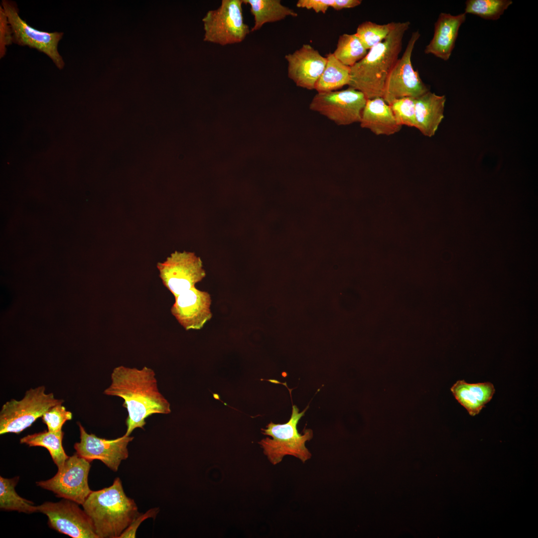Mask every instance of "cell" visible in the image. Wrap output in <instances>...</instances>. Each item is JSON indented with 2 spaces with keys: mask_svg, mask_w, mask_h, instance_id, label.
Instances as JSON below:
<instances>
[{
  "mask_svg": "<svg viewBox=\"0 0 538 538\" xmlns=\"http://www.w3.org/2000/svg\"><path fill=\"white\" fill-rule=\"evenodd\" d=\"M98 538H119L140 513L133 499L125 494L121 479L92 491L82 505Z\"/></svg>",
  "mask_w": 538,
  "mask_h": 538,
  "instance_id": "cell-3",
  "label": "cell"
},
{
  "mask_svg": "<svg viewBox=\"0 0 538 538\" xmlns=\"http://www.w3.org/2000/svg\"><path fill=\"white\" fill-rule=\"evenodd\" d=\"M159 510L158 508H155L148 510L145 513H140L121 534L119 538H135L137 530L141 523L147 519H154Z\"/></svg>",
  "mask_w": 538,
  "mask_h": 538,
  "instance_id": "cell-29",
  "label": "cell"
},
{
  "mask_svg": "<svg viewBox=\"0 0 538 538\" xmlns=\"http://www.w3.org/2000/svg\"><path fill=\"white\" fill-rule=\"evenodd\" d=\"M90 462L75 453L69 456L53 477L36 482V485L59 498L82 505L92 492L88 483Z\"/></svg>",
  "mask_w": 538,
  "mask_h": 538,
  "instance_id": "cell-7",
  "label": "cell"
},
{
  "mask_svg": "<svg viewBox=\"0 0 538 538\" xmlns=\"http://www.w3.org/2000/svg\"><path fill=\"white\" fill-rule=\"evenodd\" d=\"M389 105L398 125L415 128L414 98L404 97L396 99Z\"/></svg>",
  "mask_w": 538,
  "mask_h": 538,
  "instance_id": "cell-27",
  "label": "cell"
},
{
  "mask_svg": "<svg viewBox=\"0 0 538 538\" xmlns=\"http://www.w3.org/2000/svg\"><path fill=\"white\" fill-rule=\"evenodd\" d=\"M77 424L80 441L74 445L76 453L90 462L99 460L112 470L117 472L122 461L128 457V445L134 437L124 434L114 439L102 438L88 433L80 422Z\"/></svg>",
  "mask_w": 538,
  "mask_h": 538,
  "instance_id": "cell-13",
  "label": "cell"
},
{
  "mask_svg": "<svg viewBox=\"0 0 538 538\" xmlns=\"http://www.w3.org/2000/svg\"><path fill=\"white\" fill-rule=\"evenodd\" d=\"M446 97L430 91L415 99L416 127L421 133L432 137L444 118Z\"/></svg>",
  "mask_w": 538,
  "mask_h": 538,
  "instance_id": "cell-18",
  "label": "cell"
},
{
  "mask_svg": "<svg viewBox=\"0 0 538 538\" xmlns=\"http://www.w3.org/2000/svg\"><path fill=\"white\" fill-rule=\"evenodd\" d=\"M326 58L325 67L315 85L314 90L317 93L328 92L337 91L345 85L349 86L350 67L341 63L333 53L327 54Z\"/></svg>",
  "mask_w": 538,
  "mask_h": 538,
  "instance_id": "cell-21",
  "label": "cell"
},
{
  "mask_svg": "<svg viewBox=\"0 0 538 538\" xmlns=\"http://www.w3.org/2000/svg\"><path fill=\"white\" fill-rule=\"evenodd\" d=\"M63 436L64 432L62 430L57 432L44 431L27 435L20 438V443L25 444L30 447L41 446L46 448L59 469L63 465L69 457L63 446Z\"/></svg>",
  "mask_w": 538,
  "mask_h": 538,
  "instance_id": "cell-22",
  "label": "cell"
},
{
  "mask_svg": "<svg viewBox=\"0 0 538 538\" xmlns=\"http://www.w3.org/2000/svg\"><path fill=\"white\" fill-rule=\"evenodd\" d=\"M334 0H299L296 2L297 7L312 9L315 12L325 13L328 9L332 7Z\"/></svg>",
  "mask_w": 538,
  "mask_h": 538,
  "instance_id": "cell-31",
  "label": "cell"
},
{
  "mask_svg": "<svg viewBox=\"0 0 538 538\" xmlns=\"http://www.w3.org/2000/svg\"><path fill=\"white\" fill-rule=\"evenodd\" d=\"M284 58L288 63L289 78L298 87L314 90L325 67L326 57L310 44H304L294 52L286 54Z\"/></svg>",
  "mask_w": 538,
  "mask_h": 538,
  "instance_id": "cell-15",
  "label": "cell"
},
{
  "mask_svg": "<svg viewBox=\"0 0 538 538\" xmlns=\"http://www.w3.org/2000/svg\"><path fill=\"white\" fill-rule=\"evenodd\" d=\"M307 408L308 406L299 412L297 407L293 405L291 415L287 422L275 424L271 422L266 428L262 429L264 434L272 437V439L267 437L259 442L264 454L272 464L280 462L285 455L293 456L303 463L311 457V454L305 444L312 438V430L305 429L301 434L297 429V424Z\"/></svg>",
  "mask_w": 538,
  "mask_h": 538,
  "instance_id": "cell-4",
  "label": "cell"
},
{
  "mask_svg": "<svg viewBox=\"0 0 538 538\" xmlns=\"http://www.w3.org/2000/svg\"><path fill=\"white\" fill-rule=\"evenodd\" d=\"M19 477L11 479L0 476V508L4 511H15L26 514L38 512L37 506L30 501L19 496L15 490Z\"/></svg>",
  "mask_w": 538,
  "mask_h": 538,
  "instance_id": "cell-23",
  "label": "cell"
},
{
  "mask_svg": "<svg viewBox=\"0 0 538 538\" xmlns=\"http://www.w3.org/2000/svg\"><path fill=\"white\" fill-rule=\"evenodd\" d=\"M157 268L163 285L176 297L195 287L206 276L203 263L193 252L175 251Z\"/></svg>",
  "mask_w": 538,
  "mask_h": 538,
  "instance_id": "cell-10",
  "label": "cell"
},
{
  "mask_svg": "<svg viewBox=\"0 0 538 538\" xmlns=\"http://www.w3.org/2000/svg\"><path fill=\"white\" fill-rule=\"evenodd\" d=\"M409 25L408 21L397 22L385 40L350 67L349 87L361 92L367 99L382 98L386 81L399 59L403 37Z\"/></svg>",
  "mask_w": 538,
  "mask_h": 538,
  "instance_id": "cell-2",
  "label": "cell"
},
{
  "mask_svg": "<svg viewBox=\"0 0 538 538\" xmlns=\"http://www.w3.org/2000/svg\"><path fill=\"white\" fill-rule=\"evenodd\" d=\"M0 57L5 54V46L12 42V32L7 17L2 6L0 7Z\"/></svg>",
  "mask_w": 538,
  "mask_h": 538,
  "instance_id": "cell-30",
  "label": "cell"
},
{
  "mask_svg": "<svg viewBox=\"0 0 538 538\" xmlns=\"http://www.w3.org/2000/svg\"><path fill=\"white\" fill-rule=\"evenodd\" d=\"M465 13L456 15L441 13L434 24V34L424 53L448 60L455 46L460 26L466 19Z\"/></svg>",
  "mask_w": 538,
  "mask_h": 538,
  "instance_id": "cell-16",
  "label": "cell"
},
{
  "mask_svg": "<svg viewBox=\"0 0 538 538\" xmlns=\"http://www.w3.org/2000/svg\"><path fill=\"white\" fill-rule=\"evenodd\" d=\"M396 23V22H391L379 24L370 21H364L358 25L355 34L366 49L369 50L385 40L394 28Z\"/></svg>",
  "mask_w": 538,
  "mask_h": 538,
  "instance_id": "cell-26",
  "label": "cell"
},
{
  "mask_svg": "<svg viewBox=\"0 0 538 538\" xmlns=\"http://www.w3.org/2000/svg\"><path fill=\"white\" fill-rule=\"evenodd\" d=\"M420 37L413 32L404 52L390 72L385 82L382 98L389 105L404 97L416 99L429 91L412 66L411 58L415 44Z\"/></svg>",
  "mask_w": 538,
  "mask_h": 538,
  "instance_id": "cell-8",
  "label": "cell"
},
{
  "mask_svg": "<svg viewBox=\"0 0 538 538\" xmlns=\"http://www.w3.org/2000/svg\"><path fill=\"white\" fill-rule=\"evenodd\" d=\"M360 123L362 128L378 135H392L402 128L397 124L390 106L381 97L367 99Z\"/></svg>",
  "mask_w": 538,
  "mask_h": 538,
  "instance_id": "cell-17",
  "label": "cell"
},
{
  "mask_svg": "<svg viewBox=\"0 0 538 538\" xmlns=\"http://www.w3.org/2000/svg\"><path fill=\"white\" fill-rule=\"evenodd\" d=\"M111 379V384L104 394L124 400L123 406L128 413L126 436L137 428H143L148 416L171 412L170 404L159 391L152 369L120 366L114 369Z\"/></svg>",
  "mask_w": 538,
  "mask_h": 538,
  "instance_id": "cell-1",
  "label": "cell"
},
{
  "mask_svg": "<svg viewBox=\"0 0 538 538\" xmlns=\"http://www.w3.org/2000/svg\"><path fill=\"white\" fill-rule=\"evenodd\" d=\"M211 304L210 294L194 287L175 297L170 311L185 330H199L212 318Z\"/></svg>",
  "mask_w": 538,
  "mask_h": 538,
  "instance_id": "cell-14",
  "label": "cell"
},
{
  "mask_svg": "<svg viewBox=\"0 0 538 538\" xmlns=\"http://www.w3.org/2000/svg\"><path fill=\"white\" fill-rule=\"evenodd\" d=\"M242 0H222L202 19L204 41L225 46L243 41L251 30L244 22Z\"/></svg>",
  "mask_w": 538,
  "mask_h": 538,
  "instance_id": "cell-6",
  "label": "cell"
},
{
  "mask_svg": "<svg viewBox=\"0 0 538 538\" xmlns=\"http://www.w3.org/2000/svg\"><path fill=\"white\" fill-rule=\"evenodd\" d=\"M53 393L46 394L44 386L30 388L20 400L11 399L4 404L0 411V435L18 434L30 427L51 407L62 404Z\"/></svg>",
  "mask_w": 538,
  "mask_h": 538,
  "instance_id": "cell-5",
  "label": "cell"
},
{
  "mask_svg": "<svg viewBox=\"0 0 538 538\" xmlns=\"http://www.w3.org/2000/svg\"><path fill=\"white\" fill-rule=\"evenodd\" d=\"M242 0L243 3L250 6V12L254 16V24L251 32L260 29L266 23L279 21L287 16H298L293 9L282 5L280 0Z\"/></svg>",
  "mask_w": 538,
  "mask_h": 538,
  "instance_id": "cell-20",
  "label": "cell"
},
{
  "mask_svg": "<svg viewBox=\"0 0 538 538\" xmlns=\"http://www.w3.org/2000/svg\"><path fill=\"white\" fill-rule=\"evenodd\" d=\"M368 51L355 33H344L340 35L333 54L341 63L351 67L362 59Z\"/></svg>",
  "mask_w": 538,
  "mask_h": 538,
  "instance_id": "cell-24",
  "label": "cell"
},
{
  "mask_svg": "<svg viewBox=\"0 0 538 538\" xmlns=\"http://www.w3.org/2000/svg\"><path fill=\"white\" fill-rule=\"evenodd\" d=\"M361 3V0H334L332 7L336 10H340L344 8L355 7Z\"/></svg>",
  "mask_w": 538,
  "mask_h": 538,
  "instance_id": "cell-32",
  "label": "cell"
},
{
  "mask_svg": "<svg viewBox=\"0 0 538 538\" xmlns=\"http://www.w3.org/2000/svg\"><path fill=\"white\" fill-rule=\"evenodd\" d=\"M455 399L471 416L478 414L492 399L495 390L490 382L469 384L459 380L451 387Z\"/></svg>",
  "mask_w": 538,
  "mask_h": 538,
  "instance_id": "cell-19",
  "label": "cell"
},
{
  "mask_svg": "<svg viewBox=\"0 0 538 538\" xmlns=\"http://www.w3.org/2000/svg\"><path fill=\"white\" fill-rule=\"evenodd\" d=\"M77 503L65 499L45 502L37 506L38 512L48 519L49 527L73 538H98L93 523Z\"/></svg>",
  "mask_w": 538,
  "mask_h": 538,
  "instance_id": "cell-12",
  "label": "cell"
},
{
  "mask_svg": "<svg viewBox=\"0 0 538 538\" xmlns=\"http://www.w3.org/2000/svg\"><path fill=\"white\" fill-rule=\"evenodd\" d=\"M1 4L10 26L12 42L20 46H28L44 53L59 69H63L64 62L57 47L63 33L43 32L35 29L20 18L18 9L13 2L2 0Z\"/></svg>",
  "mask_w": 538,
  "mask_h": 538,
  "instance_id": "cell-11",
  "label": "cell"
},
{
  "mask_svg": "<svg viewBox=\"0 0 538 538\" xmlns=\"http://www.w3.org/2000/svg\"><path fill=\"white\" fill-rule=\"evenodd\" d=\"M512 3L511 0H468L464 13L485 19L497 20Z\"/></svg>",
  "mask_w": 538,
  "mask_h": 538,
  "instance_id": "cell-25",
  "label": "cell"
},
{
  "mask_svg": "<svg viewBox=\"0 0 538 538\" xmlns=\"http://www.w3.org/2000/svg\"><path fill=\"white\" fill-rule=\"evenodd\" d=\"M367 99L361 92L348 87L340 91L317 93L309 108L337 125L360 123Z\"/></svg>",
  "mask_w": 538,
  "mask_h": 538,
  "instance_id": "cell-9",
  "label": "cell"
},
{
  "mask_svg": "<svg viewBox=\"0 0 538 538\" xmlns=\"http://www.w3.org/2000/svg\"><path fill=\"white\" fill-rule=\"evenodd\" d=\"M42 420L48 430L57 432L62 431L63 425L72 418V413L62 404H56L48 409L42 416Z\"/></svg>",
  "mask_w": 538,
  "mask_h": 538,
  "instance_id": "cell-28",
  "label": "cell"
}]
</instances>
